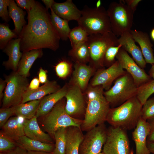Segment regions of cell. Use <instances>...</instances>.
Returning <instances> with one entry per match:
<instances>
[{
  "label": "cell",
  "instance_id": "25",
  "mask_svg": "<svg viewBox=\"0 0 154 154\" xmlns=\"http://www.w3.org/2000/svg\"><path fill=\"white\" fill-rule=\"evenodd\" d=\"M43 55L41 49L23 52L16 72L24 77H29L30 75V70L34 62L38 58L41 57Z\"/></svg>",
  "mask_w": 154,
  "mask_h": 154
},
{
  "label": "cell",
  "instance_id": "22",
  "mask_svg": "<svg viewBox=\"0 0 154 154\" xmlns=\"http://www.w3.org/2000/svg\"><path fill=\"white\" fill-rule=\"evenodd\" d=\"M61 88L56 81L48 80L46 83L35 90L27 89L23 96L21 103L40 100L45 96L56 92Z\"/></svg>",
  "mask_w": 154,
  "mask_h": 154
},
{
  "label": "cell",
  "instance_id": "4",
  "mask_svg": "<svg viewBox=\"0 0 154 154\" xmlns=\"http://www.w3.org/2000/svg\"><path fill=\"white\" fill-rule=\"evenodd\" d=\"M81 17L77 21L78 26L89 35L112 32L107 11L103 6L90 8L85 5L81 10Z\"/></svg>",
  "mask_w": 154,
  "mask_h": 154
},
{
  "label": "cell",
  "instance_id": "27",
  "mask_svg": "<svg viewBox=\"0 0 154 154\" xmlns=\"http://www.w3.org/2000/svg\"><path fill=\"white\" fill-rule=\"evenodd\" d=\"M17 145L27 151H45L52 153L55 147L54 143H44L40 141L29 138L25 135L15 141Z\"/></svg>",
  "mask_w": 154,
  "mask_h": 154
},
{
  "label": "cell",
  "instance_id": "51",
  "mask_svg": "<svg viewBox=\"0 0 154 154\" xmlns=\"http://www.w3.org/2000/svg\"><path fill=\"white\" fill-rule=\"evenodd\" d=\"M28 154H52V153L45 151H27Z\"/></svg>",
  "mask_w": 154,
  "mask_h": 154
},
{
  "label": "cell",
  "instance_id": "11",
  "mask_svg": "<svg viewBox=\"0 0 154 154\" xmlns=\"http://www.w3.org/2000/svg\"><path fill=\"white\" fill-rule=\"evenodd\" d=\"M108 128L104 123L87 131L80 145L79 154H98L106 140Z\"/></svg>",
  "mask_w": 154,
  "mask_h": 154
},
{
  "label": "cell",
  "instance_id": "9",
  "mask_svg": "<svg viewBox=\"0 0 154 154\" xmlns=\"http://www.w3.org/2000/svg\"><path fill=\"white\" fill-rule=\"evenodd\" d=\"M4 78L7 84L1 108L15 106L21 104L30 83L27 78L13 71L8 75H5Z\"/></svg>",
  "mask_w": 154,
  "mask_h": 154
},
{
  "label": "cell",
  "instance_id": "56",
  "mask_svg": "<svg viewBox=\"0 0 154 154\" xmlns=\"http://www.w3.org/2000/svg\"><path fill=\"white\" fill-rule=\"evenodd\" d=\"M129 154H134L132 150H130Z\"/></svg>",
  "mask_w": 154,
  "mask_h": 154
},
{
  "label": "cell",
  "instance_id": "18",
  "mask_svg": "<svg viewBox=\"0 0 154 154\" xmlns=\"http://www.w3.org/2000/svg\"><path fill=\"white\" fill-rule=\"evenodd\" d=\"M68 87V83H66L56 92L41 99L36 116L37 118L42 117L48 114L58 102L64 98Z\"/></svg>",
  "mask_w": 154,
  "mask_h": 154
},
{
  "label": "cell",
  "instance_id": "26",
  "mask_svg": "<svg viewBox=\"0 0 154 154\" xmlns=\"http://www.w3.org/2000/svg\"><path fill=\"white\" fill-rule=\"evenodd\" d=\"M24 119L16 116L11 117L2 127L3 132L15 141L25 135L24 131Z\"/></svg>",
  "mask_w": 154,
  "mask_h": 154
},
{
  "label": "cell",
  "instance_id": "20",
  "mask_svg": "<svg viewBox=\"0 0 154 154\" xmlns=\"http://www.w3.org/2000/svg\"><path fill=\"white\" fill-rule=\"evenodd\" d=\"M37 117L25 119L24 131L25 135L31 139L40 141L44 143H54L53 139L49 134L43 131L39 126Z\"/></svg>",
  "mask_w": 154,
  "mask_h": 154
},
{
  "label": "cell",
  "instance_id": "8",
  "mask_svg": "<svg viewBox=\"0 0 154 154\" xmlns=\"http://www.w3.org/2000/svg\"><path fill=\"white\" fill-rule=\"evenodd\" d=\"M107 12L112 33L117 37L129 32L133 25L134 13L124 2H113L109 5Z\"/></svg>",
  "mask_w": 154,
  "mask_h": 154
},
{
  "label": "cell",
  "instance_id": "14",
  "mask_svg": "<svg viewBox=\"0 0 154 154\" xmlns=\"http://www.w3.org/2000/svg\"><path fill=\"white\" fill-rule=\"evenodd\" d=\"M116 58L122 68L125 69L131 76L138 87L152 79L121 47L119 49Z\"/></svg>",
  "mask_w": 154,
  "mask_h": 154
},
{
  "label": "cell",
  "instance_id": "1",
  "mask_svg": "<svg viewBox=\"0 0 154 154\" xmlns=\"http://www.w3.org/2000/svg\"><path fill=\"white\" fill-rule=\"evenodd\" d=\"M28 23L19 36L23 52L47 48L56 51L59 46V36L53 27L50 15L39 2L27 12Z\"/></svg>",
  "mask_w": 154,
  "mask_h": 154
},
{
  "label": "cell",
  "instance_id": "19",
  "mask_svg": "<svg viewBox=\"0 0 154 154\" xmlns=\"http://www.w3.org/2000/svg\"><path fill=\"white\" fill-rule=\"evenodd\" d=\"M20 41L19 38L12 39L3 50V52L8 56V60L3 63V65L6 69L17 71L23 54L20 50Z\"/></svg>",
  "mask_w": 154,
  "mask_h": 154
},
{
  "label": "cell",
  "instance_id": "17",
  "mask_svg": "<svg viewBox=\"0 0 154 154\" xmlns=\"http://www.w3.org/2000/svg\"><path fill=\"white\" fill-rule=\"evenodd\" d=\"M130 32L124 33L118 38L119 45H121V48L130 54L137 64L143 69L145 68L147 63L140 48L136 44Z\"/></svg>",
  "mask_w": 154,
  "mask_h": 154
},
{
  "label": "cell",
  "instance_id": "30",
  "mask_svg": "<svg viewBox=\"0 0 154 154\" xmlns=\"http://www.w3.org/2000/svg\"><path fill=\"white\" fill-rule=\"evenodd\" d=\"M40 101L32 100L13 106L15 115L25 119L32 118L36 116Z\"/></svg>",
  "mask_w": 154,
  "mask_h": 154
},
{
  "label": "cell",
  "instance_id": "16",
  "mask_svg": "<svg viewBox=\"0 0 154 154\" xmlns=\"http://www.w3.org/2000/svg\"><path fill=\"white\" fill-rule=\"evenodd\" d=\"M149 131L148 123L141 117L132 132V139L135 145V154H150L146 143Z\"/></svg>",
  "mask_w": 154,
  "mask_h": 154
},
{
  "label": "cell",
  "instance_id": "3",
  "mask_svg": "<svg viewBox=\"0 0 154 154\" xmlns=\"http://www.w3.org/2000/svg\"><path fill=\"white\" fill-rule=\"evenodd\" d=\"M142 107L135 96L117 107L111 108L106 121L111 126L126 130L135 129L141 117Z\"/></svg>",
  "mask_w": 154,
  "mask_h": 154
},
{
  "label": "cell",
  "instance_id": "41",
  "mask_svg": "<svg viewBox=\"0 0 154 154\" xmlns=\"http://www.w3.org/2000/svg\"><path fill=\"white\" fill-rule=\"evenodd\" d=\"M10 0H0V17L6 22H8L10 18L7 9Z\"/></svg>",
  "mask_w": 154,
  "mask_h": 154
},
{
  "label": "cell",
  "instance_id": "50",
  "mask_svg": "<svg viewBox=\"0 0 154 154\" xmlns=\"http://www.w3.org/2000/svg\"><path fill=\"white\" fill-rule=\"evenodd\" d=\"M147 146L150 153L154 154V143L146 142Z\"/></svg>",
  "mask_w": 154,
  "mask_h": 154
},
{
  "label": "cell",
  "instance_id": "15",
  "mask_svg": "<svg viewBox=\"0 0 154 154\" xmlns=\"http://www.w3.org/2000/svg\"><path fill=\"white\" fill-rule=\"evenodd\" d=\"M74 67L68 83L77 86L84 93L88 86L91 78L97 70L89 65L79 63H75Z\"/></svg>",
  "mask_w": 154,
  "mask_h": 154
},
{
  "label": "cell",
  "instance_id": "43",
  "mask_svg": "<svg viewBox=\"0 0 154 154\" xmlns=\"http://www.w3.org/2000/svg\"><path fill=\"white\" fill-rule=\"evenodd\" d=\"M150 127V131L147 139V142L154 143V117L147 121Z\"/></svg>",
  "mask_w": 154,
  "mask_h": 154
},
{
  "label": "cell",
  "instance_id": "29",
  "mask_svg": "<svg viewBox=\"0 0 154 154\" xmlns=\"http://www.w3.org/2000/svg\"><path fill=\"white\" fill-rule=\"evenodd\" d=\"M68 54L75 63L87 64L89 62L90 54L87 41L72 48L69 51Z\"/></svg>",
  "mask_w": 154,
  "mask_h": 154
},
{
  "label": "cell",
  "instance_id": "48",
  "mask_svg": "<svg viewBox=\"0 0 154 154\" xmlns=\"http://www.w3.org/2000/svg\"><path fill=\"white\" fill-rule=\"evenodd\" d=\"M42 1L45 5L46 8L47 10L52 8L55 2L53 0H42Z\"/></svg>",
  "mask_w": 154,
  "mask_h": 154
},
{
  "label": "cell",
  "instance_id": "6",
  "mask_svg": "<svg viewBox=\"0 0 154 154\" xmlns=\"http://www.w3.org/2000/svg\"><path fill=\"white\" fill-rule=\"evenodd\" d=\"M66 99L58 102L51 111L42 117V123L45 130L53 139L55 132L59 128L70 126L80 128L82 120L74 118L69 115L65 110Z\"/></svg>",
  "mask_w": 154,
  "mask_h": 154
},
{
  "label": "cell",
  "instance_id": "35",
  "mask_svg": "<svg viewBox=\"0 0 154 154\" xmlns=\"http://www.w3.org/2000/svg\"><path fill=\"white\" fill-rule=\"evenodd\" d=\"M72 62L68 59L60 60L55 66L56 75L61 79H66L72 74Z\"/></svg>",
  "mask_w": 154,
  "mask_h": 154
},
{
  "label": "cell",
  "instance_id": "36",
  "mask_svg": "<svg viewBox=\"0 0 154 154\" xmlns=\"http://www.w3.org/2000/svg\"><path fill=\"white\" fill-rule=\"evenodd\" d=\"M19 36L5 24H0V49L3 50L9 42L13 38H16Z\"/></svg>",
  "mask_w": 154,
  "mask_h": 154
},
{
  "label": "cell",
  "instance_id": "7",
  "mask_svg": "<svg viewBox=\"0 0 154 154\" xmlns=\"http://www.w3.org/2000/svg\"><path fill=\"white\" fill-rule=\"evenodd\" d=\"M87 42L90 54L89 65L97 70L104 68V58L108 48L119 45L118 38L112 32L90 35Z\"/></svg>",
  "mask_w": 154,
  "mask_h": 154
},
{
  "label": "cell",
  "instance_id": "21",
  "mask_svg": "<svg viewBox=\"0 0 154 154\" xmlns=\"http://www.w3.org/2000/svg\"><path fill=\"white\" fill-rule=\"evenodd\" d=\"M52 8L57 16L68 21L72 20L77 21L81 16V10L78 8L72 0L62 3L55 2Z\"/></svg>",
  "mask_w": 154,
  "mask_h": 154
},
{
  "label": "cell",
  "instance_id": "32",
  "mask_svg": "<svg viewBox=\"0 0 154 154\" xmlns=\"http://www.w3.org/2000/svg\"><path fill=\"white\" fill-rule=\"evenodd\" d=\"M67 127L58 129L54 133L55 147L52 154H65Z\"/></svg>",
  "mask_w": 154,
  "mask_h": 154
},
{
  "label": "cell",
  "instance_id": "55",
  "mask_svg": "<svg viewBox=\"0 0 154 154\" xmlns=\"http://www.w3.org/2000/svg\"><path fill=\"white\" fill-rule=\"evenodd\" d=\"M101 4V1L100 0H99L96 3V7H100Z\"/></svg>",
  "mask_w": 154,
  "mask_h": 154
},
{
  "label": "cell",
  "instance_id": "24",
  "mask_svg": "<svg viewBox=\"0 0 154 154\" xmlns=\"http://www.w3.org/2000/svg\"><path fill=\"white\" fill-rule=\"evenodd\" d=\"M80 127L74 126L67 127L65 154H79L80 145L84 135Z\"/></svg>",
  "mask_w": 154,
  "mask_h": 154
},
{
  "label": "cell",
  "instance_id": "46",
  "mask_svg": "<svg viewBox=\"0 0 154 154\" xmlns=\"http://www.w3.org/2000/svg\"><path fill=\"white\" fill-rule=\"evenodd\" d=\"M40 82L37 78H33L30 82L28 89L33 90L38 88L39 87Z\"/></svg>",
  "mask_w": 154,
  "mask_h": 154
},
{
  "label": "cell",
  "instance_id": "5",
  "mask_svg": "<svg viewBox=\"0 0 154 154\" xmlns=\"http://www.w3.org/2000/svg\"><path fill=\"white\" fill-rule=\"evenodd\" d=\"M138 87L127 72L117 78L114 86L104 94L111 108L117 107L136 96Z\"/></svg>",
  "mask_w": 154,
  "mask_h": 154
},
{
  "label": "cell",
  "instance_id": "28",
  "mask_svg": "<svg viewBox=\"0 0 154 154\" xmlns=\"http://www.w3.org/2000/svg\"><path fill=\"white\" fill-rule=\"evenodd\" d=\"M9 17L13 21L15 29L13 31L18 36L26 25L25 19L26 12L18 7L13 0H10L8 6Z\"/></svg>",
  "mask_w": 154,
  "mask_h": 154
},
{
  "label": "cell",
  "instance_id": "54",
  "mask_svg": "<svg viewBox=\"0 0 154 154\" xmlns=\"http://www.w3.org/2000/svg\"><path fill=\"white\" fill-rule=\"evenodd\" d=\"M151 36L152 38L154 40V28L151 31Z\"/></svg>",
  "mask_w": 154,
  "mask_h": 154
},
{
  "label": "cell",
  "instance_id": "53",
  "mask_svg": "<svg viewBox=\"0 0 154 154\" xmlns=\"http://www.w3.org/2000/svg\"><path fill=\"white\" fill-rule=\"evenodd\" d=\"M0 154H16L15 149L7 151L0 152Z\"/></svg>",
  "mask_w": 154,
  "mask_h": 154
},
{
  "label": "cell",
  "instance_id": "12",
  "mask_svg": "<svg viewBox=\"0 0 154 154\" xmlns=\"http://www.w3.org/2000/svg\"><path fill=\"white\" fill-rule=\"evenodd\" d=\"M68 84V88L64 97L65 111L70 117L83 120L87 105L85 94L77 86Z\"/></svg>",
  "mask_w": 154,
  "mask_h": 154
},
{
  "label": "cell",
  "instance_id": "13",
  "mask_svg": "<svg viewBox=\"0 0 154 154\" xmlns=\"http://www.w3.org/2000/svg\"><path fill=\"white\" fill-rule=\"evenodd\" d=\"M126 70L122 67L118 60L112 65L105 69L104 68L98 70L89 85L92 86H102L106 91L109 90L114 81L125 74Z\"/></svg>",
  "mask_w": 154,
  "mask_h": 154
},
{
  "label": "cell",
  "instance_id": "37",
  "mask_svg": "<svg viewBox=\"0 0 154 154\" xmlns=\"http://www.w3.org/2000/svg\"><path fill=\"white\" fill-rule=\"evenodd\" d=\"M121 47V45L119 44L117 46H110L108 48L104 58V66L109 67L116 62V60H115V58Z\"/></svg>",
  "mask_w": 154,
  "mask_h": 154
},
{
  "label": "cell",
  "instance_id": "40",
  "mask_svg": "<svg viewBox=\"0 0 154 154\" xmlns=\"http://www.w3.org/2000/svg\"><path fill=\"white\" fill-rule=\"evenodd\" d=\"M14 107L1 108L0 110V127H2L9 119L15 115Z\"/></svg>",
  "mask_w": 154,
  "mask_h": 154
},
{
  "label": "cell",
  "instance_id": "45",
  "mask_svg": "<svg viewBox=\"0 0 154 154\" xmlns=\"http://www.w3.org/2000/svg\"><path fill=\"white\" fill-rule=\"evenodd\" d=\"M124 2L128 7L134 13L136 11L138 3L141 1L140 0H123Z\"/></svg>",
  "mask_w": 154,
  "mask_h": 154
},
{
  "label": "cell",
  "instance_id": "38",
  "mask_svg": "<svg viewBox=\"0 0 154 154\" xmlns=\"http://www.w3.org/2000/svg\"><path fill=\"white\" fill-rule=\"evenodd\" d=\"M17 146L15 141L3 132L0 133V151L5 152L15 149Z\"/></svg>",
  "mask_w": 154,
  "mask_h": 154
},
{
  "label": "cell",
  "instance_id": "31",
  "mask_svg": "<svg viewBox=\"0 0 154 154\" xmlns=\"http://www.w3.org/2000/svg\"><path fill=\"white\" fill-rule=\"evenodd\" d=\"M50 9V19L53 27L58 33L60 39L63 40H66L71 30L68 25L69 21L57 16L52 8Z\"/></svg>",
  "mask_w": 154,
  "mask_h": 154
},
{
  "label": "cell",
  "instance_id": "49",
  "mask_svg": "<svg viewBox=\"0 0 154 154\" xmlns=\"http://www.w3.org/2000/svg\"><path fill=\"white\" fill-rule=\"evenodd\" d=\"M15 150L16 154H28L27 150L18 146L16 147Z\"/></svg>",
  "mask_w": 154,
  "mask_h": 154
},
{
  "label": "cell",
  "instance_id": "52",
  "mask_svg": "<svg viewBox=\"0 0 154 154\" xmlns=\"http://www.w3.org/2000/svg\"><path fill=\"white\" fill-rule=\"evenodd\" d=\"M149 73L150 76L154 80V64L152 65Z\"/></svg>",
  "mask_w": 154,
  "mask_h": 154
},
{
  "label": "cell",
  "instance_id": "44",
  "mask_svg": "<svg viewBox=\"0 0 154 154\" xmlns=\"http://www.w3.org/2000/svg\"><path fill=\"white\" fill-rule=\"evenodd\" d=\"M47 72L41 67L38 73V79L40 83L45 84L48 80L47 78Z\"/></svg>",
  "mask_w": 154,
  "mask_h": 154
},
{
  "label": "cell",
  "instance_id": "10",
  "mask_svg": "<svg viewBox=\"0 0 154 154\" xmlns=\"http://www.w3.org/2000/svg\"><path fill=\"white\" fill-rule=\"evenodd\" d=\"M130 151L126 130L111 126L108 128L102 152L105 154H129Z\"/></svg>",
  "mask_w": 154,
  "mask_h": 154
},
{
  "label": "cell",
  "instance_id": "42",
  "mask_svg": "<svg viewBox=\"0 0 154 154\" xmlns=\"http://www.w3.org/2000/svg\"><path fill=\"white\" fill-rule=\"evenodd\" d=\"M15 1L18 7L26 10L27 12L32 9L36 1L34 0H16Z\"/></svg>",
  "mask_w": 154,
  "mask_h": 154
},
{
  "label": "cell",
  "instance_id": "2",
  "mask_svg": "<svg viewBox=\"0 0 154 154\" xmlns=\"http://www.w3.org/2000/svg\"><path fill=\"white\" fill-rule=\"evenodd\" d=\"M104 89L101 86L89 85L84 93L87 101L84 118L81 125L82 131H87L106 121L110 105L104 96Z\"/></svg>",
  "mask_w": 154,
  "mask_h": 154
},
{
  "label": "cell",
  "instance_id": "34",
  "mask_svg": "<svg viewBox=\"0 0 154 154\" xmlns=\"http://www.w3.org/2000/svg\"><path fill=\"white\" fill-rule=\"evenodd\" d=\"M154 93V80L152 79L138 87L136 96L143 106Z\"/></svg>",
  "mask_w": 154,
  "mask_h": 154
},
{
  "label": "cell",
  "instance_id": "39",
  "mask_svg": "<svg viewBox=\"0 0 154 154\" xmlns=\"http://www.w3.org/2000/svg\"><path fill=\"white\" fill-rule=\"evenodd\" d=\"M154 117V97L148 99L143 105L141 117L147 120Z\"/></svg>",
  "mask_w": 154,
  "mask_h": 154
},
{
  "label": "cell",
  "instance_id": "47",
  "mask_svg": "<svg viewBox=\"0 0 154 154\" xmlns=\"http://www.w3.org/2000/svg\"><path fill=\"white\" fill-rule=\"evenodd\" d=\"M7 83L6 81L1 78L0 79V100L3 99L4 95V92L6 87Z\"/></svg>",
  "mask_w": 154,
  "mask_h": 154
},
{
  "label": "cell",
  "instance_id": "57",
  "mask_svg": "<svg viewBox=\"0 0 154 154\" xmlns=\"http://www.w3.org/2000/svg\"><path fill=\"white\" fill-rule=\"evenodd\" d=\"M98 154H104V153H103V152L102 153H98Z\"/></svg>",
  "mask_w": 154,
  "mask_h": 154
},
{
  "label": "cell",
  "instance_id": "23",
  "mask_svg": "<svg viewBox=\"0 0 154 154\" xmlns=\"http://www.w3.org/2000/svg\"><path fill=\"white\" fill-rule=\"evenodd\" d=\"M135 42L139 45L143 55L147 63L154 64V56L153 45L148 34L136 29L130 31Z\"/></svg>",
  "mask_w": 154,
  "mask_h": 154
},
{
  "label": "cell",
  "instance_id": "33",
  "mask_svg": "<svg viewBox=\"0 0 154 154\" xmlns=\"http://www.w3.org/2000/svg\"><path fill=\"white\" fill-rule=\"evenodd\" d=\"M89 35L84 29L78 26L71 29L68 38L72 48L88 40Z\"/></svg>",
  "mask_w": 154,
  "mask_h": 154
}]
</instances>
